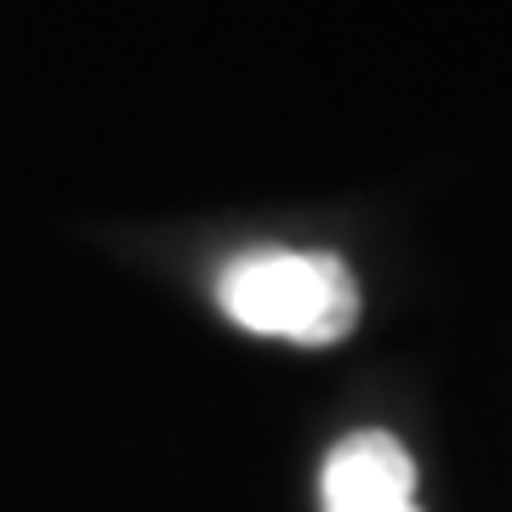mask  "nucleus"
<instances>
[{"label":"nucleus","mask_w":512,"mask_h":512,"mask_svg":"<svg viewBox=\"0 0 512 512\" xmlns=\"http://www.w3.org/2000/svg\"><path fill=\"white\" fill-rule=\"evenodd\" d=\"M217 302L239 330L302 348L342 342L359 319V285L330 251H245L217 274Z\"/></svg>","instance_id":"1"},{"label":"nucleus","mask_w":512,"mask_h":512,"mask_svg":"<svg viewBox=\"0 0 512 512\" xmlns=\"http://www.w3.org/2000/svg\"><path fill=\"white\" fill-rule=\"evenodd\" d=\"M325 512H421L416 461L393 433H348L319 473Z\"/></svg>","instance_id":"2"}]
</instances>
